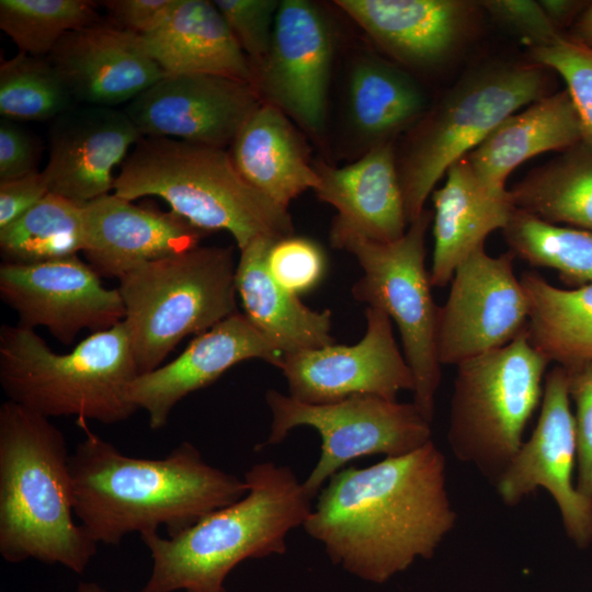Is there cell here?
<instances>
[{
  "label": "cell",
  "mask_w": 592,
  "mask_h": 592,
  "mask_svg": "<svg viewBox=\"0 0 592 592\" xmlns=\"http://www.w3.org/2000/svg\"><path fill=\"white\" fill-rule=\"evenodd\" d=\"M531 60L561 76L581 123L582 141L592 149V48L562 34L551 44L531 47Z\"/></svg>",
  "instance_id": "cell-36"
},
{
  "label": "cell",
  "mask_w": 592,
  "mask_h": 592,
  "mask_svg": "<svg viewBox=\"0 0 592 592\" xmlns=\"http://www.w3.org/2000/svg\"><path fill=\"white\" fill-rule=\"evenodd\" d=\"M520 281L528 301L532 345L566 369L592 363V284L560 288L534 271Z\"/></svg>",
  "instance_id": "cell-29"
},
{
  "label": "cell",
  "mask_w": 592,
  "mask_h": 592,
  "mask_svg": "<svg viewBox=\"0 0 592 592\" xmlns=\"http://www.w3.org/2000/svg\"><path fill=\"white\" fill-rule=\"evenodd\" d=\"M445 177L443 186L432 192V287L451 283L458 265L483 248L491 232L503 230L515 210L509 190L486 183L466 157L449 167Z\"/></svg>",
  "instance_id": "cell-24"
},
{
  "label": "cell",
  "mask_w": 592,
  "mask_h": 592,
  "mask_svg": "<svg viewBox=\"0 0 592 592\" xmlns=\"http://www.w3.org/2000/svg\"><path fill=\"white\" fill-rule=\"evenodd\" d=\"M570 400L568 373L555 365L545 375L536 426L496 485L510 505L539 487L546 489L558 506L567 535L585 548L592 544V501L578 491L572 479L577 442Z\"/></svg>",
  "instance_id": "cell-13"
},
{
  "label": "cell",
  "mask_w": 592,
  "mask_h": 592,
  "mask_svg": "<svg viewBox=\"0 0 592 592\" xmlns=\"http://www.w3.org/2000/svg\"><path fill=\"white\" fill-rule=\"evenodd\" d=\"M232 247H195L146 262L118 280L138 375L162 365L190 334L238 312Z\"/></svg>",
  "instance_id": "cell-7"
},
{
  "label": "cell",
  "mask_w": 592,
  "mask_h": 592,
  "mask_svg": "<svg viewBox=\"0 0 592 592\" xmlns=\"http://www.w3.org/2000/svg\"><path fill=\"white\" fill-rule=\"evenodd\" d=\"M566 371L570 398L576 406V487L584 498L592 501V363Z\"/></svg>",
  "instance_id": "cell-39"
},
{
  "label": "cell",
  "mask_w": 592,
  "mask_h": 592,
  "mask_svg": "<svg viewBox=\"0 0 592 592\" xmlns=\"http://www.w3.org/2000/svg\"><path fill=\"white\" fill-rule=\"evenodd\" d=\"M229 153L241 177L285 209L318 184L317 171L309 166L295 129L271 102H262L251 114Z\"/></svg>",
  "instance_id": "cell-28"
},
{
  "label": "cell",
  "mask_w": 592,
  "mask_h": 592,
  "mask_svg": "<svg viewBox=\"0 0 592 592\" xmlns=\"http://www.w3.org/2000/svg\"><path fill=\"white\" fill-rule=\"evenodd\" d=\"M455 520L445 459L429 441L369 467L335 473L303 527L334 565L380 584L431 558Z\"/></svg>",
  "instance_id": "cell-1"
},
{
  "label": "cell",
  "mask_w": 592,
  "mask_h": 592,
  "mask_svg": "<svg viewBox=\"0 0 592 592\" xmlns=\"http://www.w3.org/2000/svg\"><path fill=\"white\" fill-rule=\"evenodd\" d=\"M262 103L250 82L216 75L164 76L125 107L143 137L223 148Z\"/></svg>",
  "instance_id": "cell-16"
},
{
  "label": "cell",
  "mask_w": 592,
  "mask_h": 592,
  "mask_svg": "<svg viewBox=\"0 0 592 592\" xmlns=\"http://www.w3.org/2000/svg\"><path fill=\"white\" fill-rule=\"evenodd\" d=\"M75 105V99L48 57L20 52L1 64L0 114L3 118L54 121Z\"/></svg>",
  "instance_id": "cell-34"
},
{
  "label": "cell",
  "mask_w": 592,
  "mask_h": 592,
  "mask_svg": "<svg viewBox=\"0 0 592 592\" xmlns=\"http://www.w3.org/2000/svg\"><path fill=\"white\" fill-rule=\"evenodd\" d=\"M143 136L125 111L75 105L48 130V161L43 170L49 193L78 204L110 194L114 168Z\"/></svg>",
  "instance_id": "cell-18"
},
{
  "label": "cell",
  "mask_w": 592,
  "mask_h": 592,
  "mask_svg": "<svg viewBox=\"0 0 592 592\" xmlns=\"http://www.w3.org/2000/svg\"><path fill=\"white\" fill-rule=\"evenodd\" d=\"M515 255H489L485 247L456 269L440 306L437 354L455 365L500 349L527 328L528 301L513 271Z\"/></svg>",
  "instance_id": "cell-12"
},
{
  "label": "cell",
  "mask_w": 592,
  "mask_h": 592,
  "mask_svg": "<svg viewBox=\"0 0 592 592\" xmlns=\"http://www.w3.org/2000/svg\"><path fill=\"white\" fill-rule=\"evenodd\" d=\"M70 454L49 420L11 400L0 406V555L82 573L98 543L73 521Z\"/></svg>",
  "instance_id": "cell-3"
},
{
  "label": "cell",
  "mask_w": 592,
  "mask_h": 592,
  "mask_svg": "<svg viewBox=\"0 0 592 592\" xmlns=\"http://www.w3.org/2000/svg\"><path fill=\"white\" fill-rule=\"evenodd\" d=\"M274 241L258 238L240 250L236 288L243 314L283 355L334 344L331 310L310 309L271 275L266 254Z\"/></svg>",
  "instance_id": "cell-26"
},
{
  "label": "cell",
  "mask_w": 592,
  "mask_h": 592,
  "mask_svg": "<svg viewBox=\"0 0 592 592\" xmlns=\"http://www.w3.org/2000/svg\"><path fill=\"white\" fill-rule=\"evenodd\" d=\"M114 194L163 200L203 231L226 230L239 250L266 237L293 236L287 209L250 185L223 148L169 137H143L121 167Z\"/></svg>",
  "instance_id": "cell-5"
},
{
  "label": "cell",
  "mask_w": 592,
  "mask_h": 592,
  "mask_svg": "<svg viewBox=\"0 0 592 592\" xmlns=\"http://www.w3.org/2000/svg\"><path fill=\"white\" fill-rule=\"evenodd\" d=\"M48 193L43 171L0 181V229L21 217Z\"/></svg>",
  "instance_id": "cell-43"
},
{
  "label": "cell",
  "mask_w": 592,
  "mask_h": 592,
  "mask_svg": "<svg viewBox=\"0 0 592 592\" xmlns=\"http://www.w3.org/2000/svg\"><path fill=\"white\" fill-rule=\"evenodd\" d=\"M86 0H1L0 27L21 53L49 55L69 32L99 24Z\"/></svg>",
  "instance_id": "cell-35"
},
{
  "label": "cell",
  "mask_w": 592,
  "mask_h": 592,
  "mask_svg": "<svg viewBox=\"0 0 592 592\" xmlns=\"http://www.w3.org/2000/svg\"><path fill=\"white\" fill-rule=\"evenodd\" d=\"M548 364L526 328L509 344L456 366L448 441L458 458L497 481L523 443Z\"/></svg>",
  "instance_id": "cell-9"
},
{
  "label": "cell",
  "mask_w": 592,
  "mask_h": 592,
  "mask_svg": "<svg viewBox=\"0 0 592 592\" xmlns=\"http://www.w3.org/2000/svg\"><path fill=\"white\" fill-rule=\"evenodd\" d=\"M139 36L166 76L216 75L253 84L251 62L214 1L178 0L157 30Z\"/></svg>",
  "instance_id": "cell-25"
},
{
  "label": "cell",
  "mask_w": 592,
  "mask_h": 592,
  "mask_svg": "<svg viewBox=\"0 0 592 592\" xmlns=\"http://www.w3.org/2000/svg\"><path fill=\"white\" fill-rule=\"evenodd\" d=\"M487 12L502 26L522 36L531 47L555 42L562 33L548 19L538 1L485 0L480 1Z\"/></svg>",
  "instance_id": "cell-40"
},
{
  "label": "cell",
  "mask_w": 592,
  "mask_h": 592,
  "mask_svg": "<svg viewBox=\"0 0 592 592\" xmlns=\"http://www.w3.org/2000/svg\"><path fill=\"white\" fill-rule=\"evenodd\" d=\"M538 2L548 19L558 30L560 26L572 25L588 5L583 1L568 0H543Z\"/></svg>",
  "instance_id": "cell-44"
},
{
  "label": "cell",
  "mask_w": 592,
  "mask_h": 592,
  "mask_svg": "<svg viewBox=\"0 0 592 592\" xmlns=\"http://www.w3.org/2000/svg\"><path fill=\"white\" fill-rule=\"evenodd\" d=\"M432 220L433 212L424 208L405 235L391 242L355 235L330 239L332 247L352 253L362 267L353 297L384 311L396 323L414 378L412 402L430 422L442 366L437 354L440 306L425 267V236Z\"/></svg>",
  "instance_id": "cell-10"
},
{
  "label": "cell",
  "mask_w": 592,
  "mask_h": 592,
  "mask_svg": "<svg viewBox=\"0 0 592 592\" xmlns=\"http://www.w3.org/2000/svg\"><path fill=\"white\" fill-rule=\"evenodd\" d=\"M366 330L353 345L286 354L278 366L289 396L310 405L332 403L355 395L397 400L401 390H414V378L396 342L390 318L367 307Z\"/></svg>",
  "instance_id": "cell-15"
},
{
  "label": "cell",
  "mask_w": 592,
  "mask_h": 592,
  "mask_svg": "<svg viewBox=\"0 0 592 592\" xmlns=\"http://www.w3.org/2000/svg\"><path fill=\"white\" fill-rule=\"evenodd\" d=\"M248 492L183 532L141 534L152 567L140 592H226L229 572L247 559L282 555L288 533L309 516L311 498L295 473L272 462L244 475Z\"/></svg>",
  "instance_id": "cell-4"
},
{
  "label": "cell",
  "mask_w": 592,
  "mask_h": 592,
  "mask_svg": "<svg viewBox=\"0 0 592 592\" xmlns=\"http://www.w3.org/2000/svg\"><path fill=\"white\" fill-rule=\"evenodd\" d=\"M332 50L331 31L319 9L305 0H283L270 48L252 66L253 86L318 134L325 126Z\"/></svg>",
  "instance_id": "cell-17"
},
{
  "label": "cell",
  "mask_w": 592,
  "mask_h": 592,
  "mask_svg": "<svg viewBox=\"0 0 592 592\" xmlns=\"http://www.w3.org/2000/svg\"><path fill=\"white\" fill-rule=\"evenodd\" d=\"M568 36L592 48V3L573 22Z\"/></svg>",
  "instance_id": "cell-45"
},
{
  "label": "cell",
  "mask_w": 592,
  "mask_h": 592,
  "mask_svg": "<svg viewBox=\"0 0 592 592\" xmlns=\"http://www.w3.org/2000/svg\"><path fill=\"white\" fill-rule=\"evenodd\" d=\"M137 375L123 321L91 333L65 354L53 352L33 329L0 328L3 392L8 400L46 418L126 421L138 410L127 396Z\"/></svg>",
  "instance_id": "cell-6"
},
{
  "label": "cell",
  "mask_w": 592,
  "mask_h": 592,
  "mask_svg": "<svg viewBox=\"0 0 592 592\" xmlns=\"http://www.w3.org/2000/svg\"><path fill=\"white\" fill-rule=\"evenodd\" d=\"M0 297L18 315V325L46 328L65 345L82 330H107L124 319L117 288H106L101 276L78 255L43 263L0 265Z\"/></svg>",
  "instance_id": "cell-14"
},
{
  "label": "cell",
  "mask_w": 592,
  "mask_h": 592,
  "mask_svg": "<svg viewBox=\"0 0 592 592\" xmlns=\"http://www.w3.org/2000/svg\"><path fill=\"white\" fill-rule=\"evenodd\" d=\"M206 232L173 212L106 194L83 204V250L101 276L119 280L135 267L198 246Z\"/></svg>",
  "instance_id": "cell-21"
},
{
  "label": "cell",
  "mask_w": 592,
  "mask_h": 592,
  "mask_svg": "<svg viewBox=\"0 0 592 592\" xmlns=\"http://www.w3.org/2000/svg\"><path fill=\"white\" fill-rule=\"evenodd\" d=\"M386 53L414 67L437 66L464 46L480 1L337 0L334 2Z\"/></svg>",
  "instance_id": "cell-20"
},
{
  "label": "cell",
  "mask_w": 592,
  "mask_h": 592,
  "mask_svg": "<svg viewBox=\"0 0 592 592\" xmlns=\"http://www.w3.org/2000/svg\"><path fill=\"white\" fill-rule=\"evenodd\" d=\"M122 592H129V591H122Z\"/></svg>",
  "instance_id": "cell-47"
},
{
  "label": "cell",
  "mask_w": 592,
  "mask_h": 592,
  "mask_svg": "<svg viewBox=\"0 0 592 592\" xmlns=\"http://www.w3.org/2000/svg\"><path fill=\"white\" fill-rule=\"evenodd\" d=\"M316 171L318 198L338 212L329 239L355 235L391 242L405 235L408 220L391 141L373 145L352 164H319Z\"/></svg>",
  "instance_id": "cell-23"
},
{
  "label": "cell",
  "mask_w": 592,
  "mask_h": 592,
  "mask_svg": "<svg viewBox=\"0 0 592 592\" xmlns=\"http://www.w3.org/2000/svg\"><path fill=\"white\" fill-rule=\"evenodd\" d=\"M38 149L33 137L12 119L0 121V181L36 170Z\"/></svg>",
  "instance_id": "cell-41"
},
{
  "label": "cell",
  "mask_w": 592,
  "mask_h": 592,
  "mask_svg": "<svg viewBox=\"0 0 592 592\" xmlns=\"http://www.w3.org/2000/svg\"><path fill=\"white\" fill-rule=\"evenodd\" d=\"M283 356L238 311L196 335L171 362L137 375L128 386L127 396L138 410L147 412L150 428L160 430L183 398L209 386L238 363L259 358L278 367Z\"/></svg>",
  "instance_id": "cell-19"
},
{
  "label": "cell",
  "mask_w": 592,
  "mask_h": 592,
  "mask_svg": "<svg viewBox=\"0 0 592 592\" xmlns=\"http://www.w3.org/2000/svg\"><path fill=\"white\" fill-rule=\"evenodd\" d=\"M77 423L86 435L70 454L73 512L98 544L160 526L174 536L248 492L244 479L206 463L190 442L164 458H138Z\"/></svg>",
  "instance_id": "cell-2"
},
{
  "label": "cell",
  "mask_w": 592,
  "mask_h": 592,
  "mask_svg": "<svg viewBox=\"0 0 592 592\" xmlns=\"http://www.w3.org/2000/svg\"><path fill=\"white\" fill-rule=\"evenodd\" d=\"M581 141V123L565 89L508 116L466 158L486 183L506 189L508 177L526 160Z\"/></svg>",
  "instance_id": "cell-27"
},
{
  "label": "cell",
  "mask_w": 592,
  "mask_h": 592,
  "mask_svg": "<svg viewBox=\"0 0 592 592\" xmlns=\"http://www.w3.org/2000/svg\"><path fill=\"white\" fill-rule=\"evenodd\" d=\"M265 401L272 413L266 445L281 443L297 426L315 429L321 439L320 456L303 481L315 498L323 483L349 462L376 454H408L431 441L430 421L413 402H398L375 395L310 405L270 389Z\"/></svg>",
  "instance_id": "cell-11"
},
{
  "label": "cell",
  "mask_w": 592,
  "mask_h": 592,
  "mask_svg": "<svg viewBox=\"0 0 592 592\" xmlns=\"http://www.w3.org/2000/svg\"><path fill=\"white\" fill-rule=\"evenodd\" d=\"M509 193L517 210L592 232V149L579 143L528 172Z\"/></svg>",
  "instance_id": "cell-30"
},
{
  "label": "cell",
  "mask_w": 592,
  "mask_h": 592,
  "mask_svg": "<svg viewBox=\"0 0 592 592\" xmlns=\"http://www.w3.org/2000/svg\"><path fill=\"white\" fill-rule=\"evenodd\" d=\"M48 59L84 105L129 103L166 76L139 35L100 24L67 33Z\"/></svg>",
  "instance_id": "cell-22"
},
{
  "label": "cell",
  "mask_w": 592,
  "mask_h": 592,
  "mask_svg": "<svg viewBox=\"0 0 592 592\" xmlns=\"http://www.w3.org/2000/svg\"><path fill=\"white\" fill-rule=\"evenodd\" d=\"M351 118L357 130L375 144L420 118L425 98L418 83L400 68L375 56L358 59L349 87Z\"/></svg>",
  "instance_id": "cell-31"
},
{
  "label": "cell",
  "mask_w": 592,
  "mask_h": 592,
  "mask_svg": "<svg viewBox=\"0 0 592 592\" xmlns=\"http://www.w3.org/2000/svg\"><path fill=\"white\" fill-rule=\"evenodd\" d=\"M545 67L499 62L464 75L418 124L398 167L408 224L449 167L508 116L549 94Z\"/></svg>",
  "instance_id": "cell-8"
},
{
  "label": "cell",
  "mask_w": 592,
  "mask_h": 592,
  "mask_svg": "<svg viewBox=\"0 0 592 592\" xmlns=\"http://www.w3.org/2000/svg\"><path fill=\"white\" fill-rule=\"evenodd\" d=\"M177 2L178 0H110L102 4L123 30L146 35L167 20Z\"/></svg>",
  "instance_id": "cell-42"
},
{
  "label": "cell",
  "mask_w": 592,
  "mask_h": 592,
  "mask_svg": "<svg viewBox=\"0 0 592 592\" xmlns=\"http://www.w3.org/2000/svg\"><path fill=\"white\" fill-rule=\"evenodd\" d=\"M266 265L281 286L298 295L310 291L321 281L326 258L315 241L289 236L271 244Z\"/></svg>",
  "instance_id": "cell-37"
},
{
  "label": "cell",
  "mask_w": 592,
  "mask_h": 592,
  "mask_svg": "<svg viewBox=\"0 0 592 592\" xmlns=\"http://www.w3.org/2000/svg\"><path fill=\"white\" fill-rule=\"evenodd\" d=\"M77 592H106V591L94 582H83V583H80Z\"/></svg>",
  "instance_id": "cell-46"
},
{
  "label": "cell",
  "mask_w": 592,
  "mask_h": 592,
  "mask_svg": "<svg viewBox=\"0 0 592 592\" xmlns=\"http://www.w3.org/2000/svg\"><path fill=\"white\" fill-rule=\"evenodd\" d=\"M502 231L515 258L556 271L569 286L592 284L591 231L553 225L517 209Z\"/></svg>",
  "instance_id": "cell-33"
},
{
  "label": "cell",
  "mask_w": 592,
  "mask_h": 592,
  "mask_svg": "<svg viewBox=\"0 0 592 592\" xmlns=\"http://www.w3.org/2000/svg\"><path fill=\"white\" fill-rule=\"evenodd\" d=\"M82 250L83 205L53 193L0 229V255L5 264L43 263Z\"/></svg>",
  "instance_id": "cell-32"
},
{
  "label": "cell",
  "mask_w": 592,
  "mask_h": 592,
  "mask_svg": "<svg viewBox=\"0 0 592 592\" xmlns=\"http://www.w3.org/2000/svg\"><path fill=\"white\" fill-rule=\"evenodd\" d=\"M231 33L249 58L251 66L266 55L281 1L215 0Z\"/></svg>",
  "instance_id": "cell-38"
}]
</instances>
